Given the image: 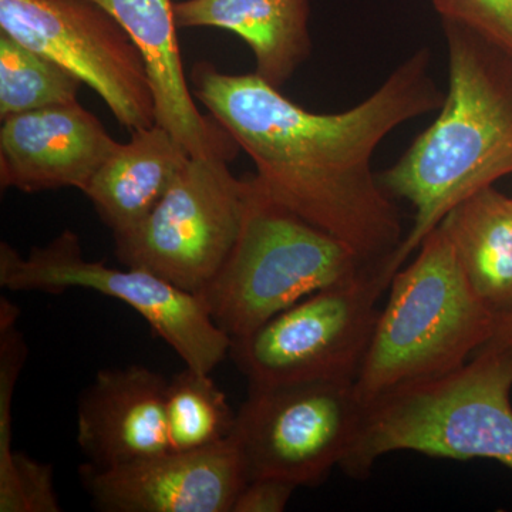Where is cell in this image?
<instances>
[{
    "label": "cell",
    "instance_id": "3",
    "mask_svg": "<svg viewBox=\"0 0 512 512\" xmlns=\"http://www.w3.org/2000/svg\"><path fill=\"white\" fill-rule=\"evenodd\" d=\"M389 285L355 382L363 406L453 372L493 336L495 315L474 291L450 238L437 227Z\"/></svg>",
    "mask_w": 512,
    "mask_h": 512
},
{
    "label": "cell",
    "instance_id": "21",
    "mask_svg": "<svg viewBox=\"0 0 512 512\" xmlns=\"http://www.w3.org/2000/svg\"><path fill=\"white\" fill-rule=\"evenodd\" d=\"M443 22L474 30L512 56V0H433Z\"/></svg>",
    "mask_w": 512,
    "mask_h": 512
},
{
    "label": "cell",
    "instance_id": "19",
    "mask_svg": "<svg viewBox=\"0 0 512 512\" xmlns=\"http://www.w3.org/2000/svg\"><path fill=\"white\" fill-rule=\"evenodd\" d=\"M82 80L0 32V119L77 101Z\"/></svg>",
    "mask_w": 512,
    "mask_h": 512
},
{
    "label": "cell",
    "instance_id": "11",
    "mask_svg": "<svg viewBox=\"0 0 512 512\" xmlns=\"http://www.w3.org/2000/svg\"><path fill=\"white\" fill-rule=\"evenodd\" d=\"M94 507L106 512H232L248 483L229 436L195 451H167L114 467L80 468Z\"/></svg>",
    "mask_w": 512,
    "mask_h": 512
},
{
    "label": "cell",
    "instance_id": "16",
    "mask_svg": "<svg viewBox=\"0 0 512 512\" xmlns=\"http://www.w3.org/2000/svg\"><path fill=\"white\" fill-rule=\"evenodd\" d=\"M190 158L160 124L140 128L104 161L83 194L114 237L126 234L153 211Z\"/></svg>",
    "mask_w": 512,
    "mask_h": 512
},
{
    "label": "cell",
    "instance_id": "8",
    "mask_svg": "<svg viewBox=\"0 0 512 512\" xmlns=\"http://www.w3.org/2000/svg\"><path fill=\"white\" fill-rule=\"evenodd\" d=\"M0 286L52 295L84 289L117 299L146 320L185 366L197 372H214L231 352L232 339L212 320L200 296L144 269H117L89 261L79 237L69 229L49 244L32 248L28 256L2 242Z\"/></svg>",
    "mask_w": 512,
    "mask_h": 512
},
{
    "label": "cell",
    "instance_id": "5",
    "mask_svg": "<svg viewBox=\"0 0 512 512\" xmlns=\"http://www.w3.org/2000/svg\"><path fill=\"white\" fill-rule=\"evenodd\" d=\"M369 268L345 242L271 200L254 175L237 244L198 296L218 328L237 340L311 293Z\"/></svg>",
    "mask_w": 512,
    "mask_h": 512
},
{
    "label": "cell",
    "instance_id": "7",
    "mask_svg": "<svg viewBox=\"0 0 512 512\" xmlns=\"http://www.w3.org/2000/svg\"><path fill=\"white\" fill-rule=\"evenodd\" d=\"M252 192L254 175L237 178L222 158L191 157L153 211L114 237L117 259L198 295L237 244Z\"/></svg>",
    "mask_w": 512,
    "mask_h": 512
},
{
    "label": "cell",
    "instance_id": "15",
    "mask_svg": "<svg viewBox=\"0 0 512 512\" xmlns=\"http://www.w3.org/2000/svg\"><path fill=\"white\" fill-rule=\"evenodd\" d=\"M309 0H181L175 25L217 28L241 37L255 56V74L281 90L311 56Z\"/></svg>",
    "mask_w": 512,
    "mask_h": 512
},
{
    "label": "cell",
    "instance_id": "4",
    "mask_svg": "<svg viewBox=\"0 0 512 512\" xmlns=\"http://www.w3.org/2000/svg\"><path fill=\"white\" fill-rule=\"evenodd\" d=\"M512 355L480 349L447 375L399 387L365 407L342 463L365 478L396 451L468 461L493 460L512 470Z\"/></svg>",
    "mask_w": 512,
    "mask_h": 512
},
{
    "label": "cell",
    "instance_id": "10",
    "mask_svg": "<svg viewBox=\"0 0 512 512\" xmlns=\"http://www.w3.org/2000/svg\"><path fill=\"white\" fill-rule=\"evenodd\" d=\"M0 32L92 87L130 133L157 123L143 53L92 0H0Z\"/></svg>",
    "mask_w": 512,
    "mask_h": 512
},
{
    "label": "cell",
    "instance_id": "2",
    "mask_svg": "<svg viewBox=\"0 0 512 512\" xmlns=\"http://www.w3.org/2000/svg\"><path fill=\"white\" fill-rule=\"evenodd\" d=\"M448 90L439 117L379 181L414 208L389 275L474 192L512 174V56L474 30L443 22Z\"/></svg>",
    "mask_w": 512,
    "mask_h": 512
},
{
    "label": "cell",
    "instance_id": "18",
    "mask_svg": "<svg viewBox=\"0 0 512 512\" xmlns=\"http://www.w3.org/2000/svg\"><path fill=\"white\" fill-rule=\"evenodd\" d=\"M165 419L170 451H195L227 440L237 413L211 373L185 366L168 380Z\"/></svg>",
    "mask_w": 512,
    "mask_h": 512
},
{
    "label": "cell",
    "instance_id": "23",
    "mask_svg": "<svg viewBox=\"0 0 512 512\" xmlns=\"http://www.w3.org/2000/svg\"><path fill=\"white\" fill-rule=\"evenodd\" d=\"M481 349L503 350L512 355V313L497 318L493 336Z\"/></svg>",
    "mask_w": 512,
    "mask_h": 512
},
{
    "label": "cell",
    "instance_id": "20",
    "mask_svg": "<svg viewBox=\"0 0 512 512\" xmlns=\"http://www.w3.org/2000/svg\"><path fill=\"white\" fill-rule=\"evenodd\" d=\"M53 468L15 453L0 464V512H59Z\"/></svg>",
    "mask_w": 512,
    "mask_h": 512
},
{
    "label": "cell",
    "instance_id": "22",
    "mask_svg": "<svg viewBox=\"0 0 512 512\" xmlns=\"http://www.w3.org/2000/svg\"><path fill=\"white\" fill-rule=\"evenodd\" d=\"M296 485L276 477L251 478L239 493L232 512H282Z\"/></svg>",
    "mask_w": 512,
    "mask_h": 512
},
{
    "label": "cell",
    "instance_id": "1",
    "mask_svg": "<svg viewBox=\"0 0 512 512\" xmlns=\"http://www.w3.org/2000/svg\"><path fill=\"white\" fill-rule=\"evenodd\" d=\"M429 47L404 60L353 109L319 114L286 99L258 74L191 70L192 94L254 161L271 200L345 242L370 268L389 265L403 242L399 211L373 174L377 146L444 101L430 73Z\"/></svg>",
    "mask_w": 512,
    "mask_h": 512
},
{
    "label": "cell",
    "instance_id": "12",
    "mask_svg": "<svg viewBox=\"0 0 512 512\" xmlns=\"http://www.w3.org/2000/svg\"><path fill=\"white\" fill-rule=\"evenodd\" d=\"M119 144L79 101L16 114L0 128V184L22 192H84Z\"/></svg>",
    "mask_w": 512,
    "mask_h": 512
},
{
    "label": "cell",
    "instance_id": "9",
    "mask_svg": "<svg viewBox=\"0 0 512 512\" xmlns=\"http://www.w3.org/2000/svg\"><path fill=\"white\" fill-rule=\"evenodd\" d=\"M363 414L355 383L249 386L231 436L248 480L276 477L298 488L312 487L342 466Z\"/></svg>",
    "mask_w": 512,
    "mask_h": 512
},
{
    "label": "cell",
    "instance_id": "6",
    "mask_svg": "<svg viewBox=\"0 0 512 512\" xmlns=\"http://www.w3.org/2000/svg\"><path fill=\"white\" fill-rule=\"evenodd\" d=\"M389 285L383 269L369 268L325 286L232 340L231 355L249 386L355 383Z\"/></svg>",
    "mask_w": 512,
    "mask_h": 512
},
{
    "label": "cell",
    "instance_id": "17",
    "mask_svg": "<svg viewBox=\"0 0 512 512\" xmlns=\"http://www.w3.org/2000/svg\"><path fill=\"white\" fill-rule=\"evenodd\" d=\"M468 281L500 318L512 313V198L494 185L458 202L440 222Z\"/></svg>",
    "mask_w": 512,
    "mask_h": 512
},
{
    "label": "cell",
    "instance_id": "14",
    "mask_svg": "<svg viewBox=\"0 0 512 512\" xmlns=\"http://www.w3.org/2000/svg\"><path fill=\"white\" fill-rule=\"evenodd\" d=\"M123 26L146 59L157 124L170 131L191 157L231 161L239 146L212 117L202 116L188 86L173 0H92Z\"/></svg>",
    "mask_w": 512,
    "mask_h": 512
},
{
    "label": "cell",
    "instance_id": "13",
    "mask_svg": "<svg viewBox=\"0 0 512 512\" xmlns=\"http://www.w3.org/2000/svg\"><path fill=\"white\" fill-rule=\"evenodd\" d=\"M167 386L146 366L100 370L77 410V443L89 464L114 467L170 451Z\"/></svg>",
    "mask_w": 512,
    "mask_h": 512
}]
</instances>
